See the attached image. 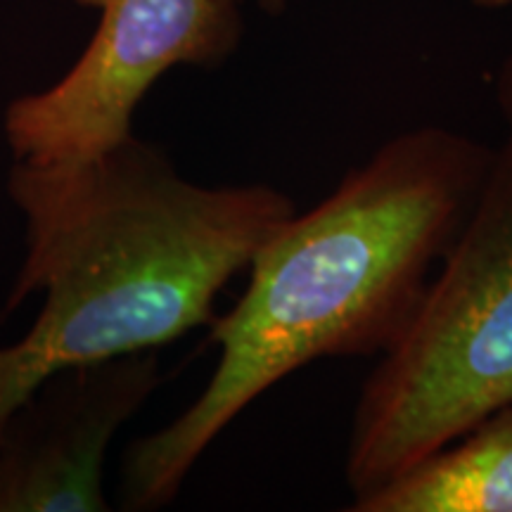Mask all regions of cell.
<instances>
[{
    "label": "cell",
    "instance_id": "cell-1",
    "mask_svg": "<svg viewBox=\"0 0 512 512\" xmlns=\"http://www.w3.org/2000/svg\"><path fill=\"white\" fill-rule=\"evenodd\" d=\"M491 150L453 128L415 126L275 230L247 268L245 294L209 325L219 363L200 396L124 453L121 508L169 505L207 448L294 370L392 349L475 202Z\"/></svg>",
    "mask_w": 512,
    "mask_h": 512
},
{
    "label": "cell",
    "instance_id": "cell-2",
    "mask_svg": "<svg viewBox=\"0 0 512 512\" xmlns=\"http://www.w3.org/2000/svg\"><path fill=\"white\" fill-rule=\"evenodd\" d=\"M8 195L27 252L0 313L46 299L27 335L0 347V430L60 370L214 323L223 287L297 214L268 183H192L136 136L79 162H12Z\"/></svg>",
    "mask_w": 512,
    "mask_h": 512
},
{
    "label": "cell",
    "instance_id": "cell-3",
    "mask_svg": "<svg viewBox=\"0 0 512 512\" xmlns=\"http://www.w3.org/2000/svg\"><path fill=\"white\" fill-rule=\"evenodd\" d=\"M503 138L406 332L358 396L344 477L377 489L512 403V55L494 81Z\"/></svg>",
    "mask_w": 512,
    "mask_h": 512
},
{
    "label": "cell",
    "instance_id": "cell-4",
    "mask_svg": "<svg viewBox=\"0 0 512 512\" xmlns=\"http://www.w3.org/2000/svg\"><path fill=\"white\" fill-rule=\"evenodd\" d=\"M98 12L79 60L43 91L8 105L15 162L48 166L98 157L133 136L150 88L176 67H219L245 34L238 0H72Z\"/></svg>",
    "mask_w": 512,
    "mask_h": 512
},
{
    "label": "cell",
    "instance_id": "cell-5",
    "mask_svg": "<svg viewBox=\"0 0 512 512\" xmlns=\"http://www.w3.org/2000/svg\"><path fill=\"white\" fill-rule=\"evenodd\" d=\"M162 384L159 358L126 354L50 375L0 430V512H107L114 434Z\"/></svg>",
    "mask_w": 512,
    "mask_h": 512
},
{
    "label": "cell",
    "instance_id": "cell-6",
    "mask_svg": "<svg viewBox=\"0 0 512 512\" xmlns=\"http://www.w3.org/2000/svg\"><path fill=\"white\" fill-rule=\"evenodd\" d=\"M351 512H512V403L363 496Z\"/></svg>",
    "mask_w": 512,
    "mask_h": 512
},
{
    "label": "cell",
    "instance_id": "cell-7",
    "mask_svg": "<svg viewBox=\"0 0 512 512\" xmlns=\"http://www.w3.org/2000/svg\"><path fill=\"white\" fill-rule=\"evenodd\" d=\"M238 3H242V0H238ZM249 3H254L266 15H283L290 0H249Z\"/></svg>",
    "mask_w": 512,
    "mask_h": 512
},
{
    "label": "cell",
    "instance_id": "cell-8",
    "mask_svg": "<svg viewBox=\"0 0 512 512\" xmlns=\"http://www.w3.org/2000/svg\"><path fill=\"white\" fill-rule=\"evenodd\" d=\"M475 8H482V10H505V8H512V0H470Z\"/></svg>",
    "mask_w": 512,
    "mask_h": 512
}]
</instances>
